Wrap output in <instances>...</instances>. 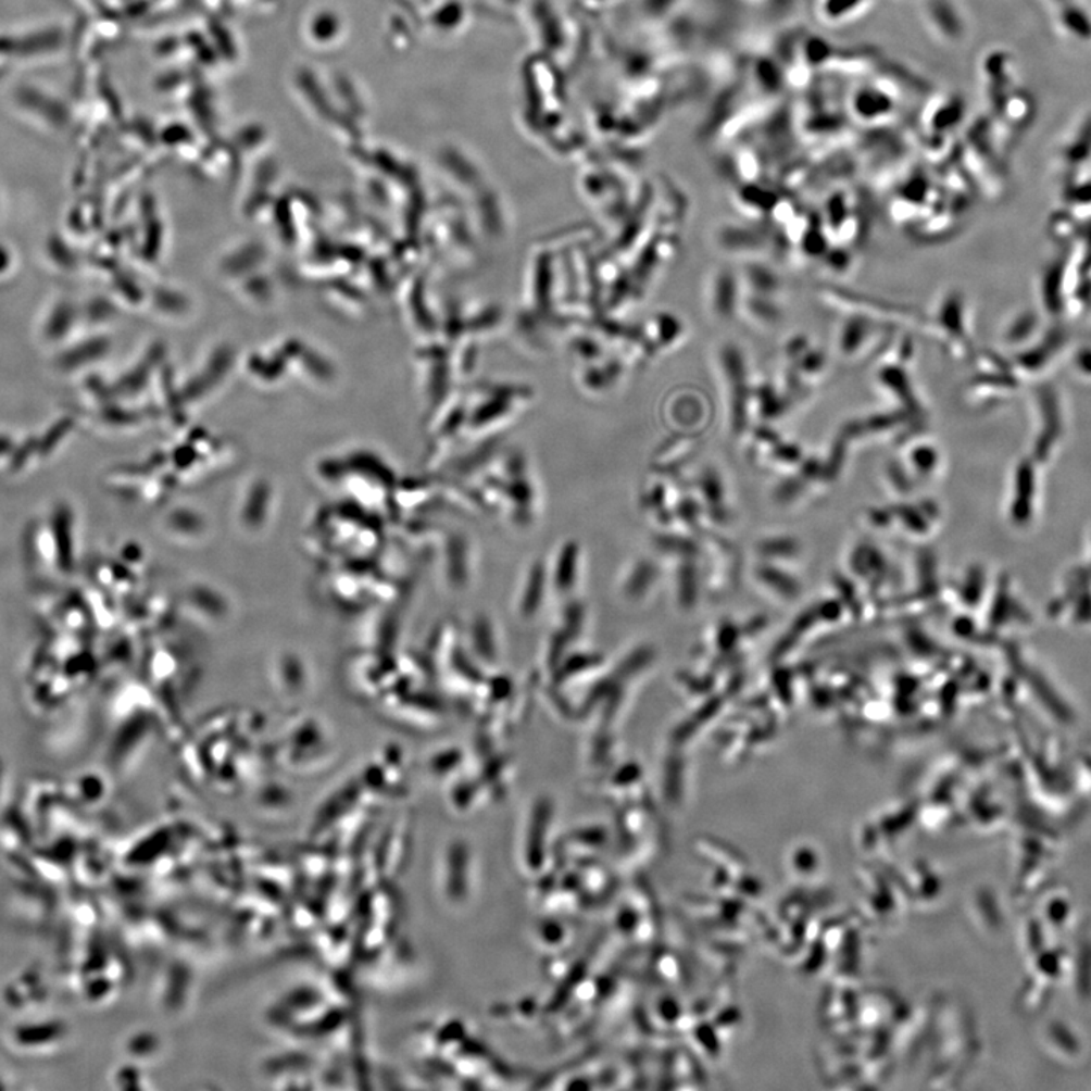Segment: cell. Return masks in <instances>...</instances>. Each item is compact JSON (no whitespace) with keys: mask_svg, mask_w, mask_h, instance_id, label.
<instances>
[{"mask_svg":"<svg viewBox=\"0 0 1091 1091\" xmlns=\"http://www.w3.org/2000/svg\"><path fill=\"white\" fill-rule=\"evenodd\" d=\"M11 263H13V256L5 246L0 244V275L10 271Z\"/></svg>","mask_w":1091,"mask_h":1091,"instance_id":"3","label":"cell"},{"mask_svg":"<svg viewBox=\"0 0 1091 1091\" xmlns=\"http://www.w3.org/2000/svg\"><path fill=\"white\" fill-rule=\"evenodd\" d=\"M874 329L864 321L848 322L840 336V351L844 356L862 355L863 349L869 344V337L874 336Z\"/></svg>","mask_w":1091,"mask_h":1091,"instance_id":"1","label":"cell"},{"mask_svg":"<svg viewBox=\"0 0 1091 1091\" xmlns=\"http://www.w3.org/2000/svg\"><path fill=\"white\" fill-rule=\"evenodd\" d=\"M72 321V306L68 305V302H58L55 309L52 310L51 316L46 321V338H49L53 343L61 341L60 338L67 336L68 330H71L68 326H71Z\"/></svg>","mask_w":1091,"mask_h":1091,"instance_id":"2","label":"cell"}]
</instances>
